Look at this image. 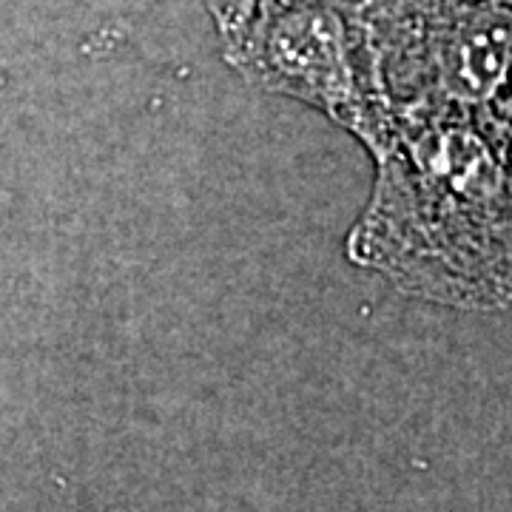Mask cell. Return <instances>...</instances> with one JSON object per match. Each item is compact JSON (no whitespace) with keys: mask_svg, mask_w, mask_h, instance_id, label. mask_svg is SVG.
<instances>
[{"mask_svg":"<svg viewBox=\"0 0 512 512\" xmlns=\"http://www.w3.org/2000/svg\"><path fill=\"white\" fill-rule=\"evenodd\" d=\"M376 188L350 259L404 291L458 305L512 293V151L470 117L387 114L365 143Z\"/></svg>","mask_w":512,"mask_h":512,"instance_id":"obj_1","label":"cell"},{"mask_svg":"<svg viewBox=\"0 0 512 512\" xmlns=\"http://www.w3.org/2000/svg\"><path fill=\"white\" fill-rule=\"evenodd\" d=\"M390 117L484 120L512 63V0H356Z\"/></svg>","mask_w":512,"mask_h":512,"instance_id":"obj_2","label":"cell"},{"mask_svg":"<svg viewBox=\"0 0 512 512\" xmlns=\"http://www.w3.org/2000/svg\"><path fill=\"white\" fill-rule=\"evenodd\" d=\"M222 55L248 83L325 111L362 143L387 120L356 0H288Z\"/></svg>","mask_w":512,"mask_h":512,"instance_id":"obj_3","label":"cell"},{"mask_svg":"<svg viewBox=\"0 0 512 512\" xmlns=\"http://www.w3.org/2000/svg\"><path fill=\"white\" fill-rule=\"evenodd\" d=\"M282 3H288V0H205V6L214 18V26L220 32L222 52L237 46L259 15H265L268 9L282 6Z\"/></svg>","mask_w":512,"mask_h":512,"instance_id":"obj_4","label":"cell"}]
</instances>
